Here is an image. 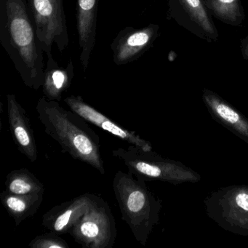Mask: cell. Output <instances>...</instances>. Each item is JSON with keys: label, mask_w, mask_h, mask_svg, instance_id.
I'll list each match as a JSON object with an SVG mask.
<instances>
[{"label": "cell", "mask_w": 248, "mask_h": 248, "mask_svg": "<svg viewBox=\"0 0 248 248\" xmlns=\"http://www.w3.org/2000/svg\"><path fill=\"white\" fill-rule=\"evenodd\" d=\"M168 16L201 40L207 43L218 40V30L204 0H168Z\"/></svg>", "instance_id": "ba28073f"}, {"label": "cell", "mask_w": 248, "mask_h": 248, "mask_svg": "<svg viewBox=\"0 0 248 248\" xmlns=\"http://www.w3.org/2000/svg\"><path fill=\"white\" fill-rule=\"evenodd\" d=\"M6 190L15 194H44L43 184L29 170H16L8 173L5 181Z\"/></svg>", "instance_id": "ac0fdd59"}, {"label": "cell", "mask_w": 248, "mask_h": 248, "mask_svg": "<svg viewBox=\"0 0 248 248\" xmlns=\"http://www.w3.org/2000/svg\"><path fill=\"white\" fill-rule=\"evenodd\" d=\"M206 214L222 229L248 236V186L232 185L210 193L204 200Z\"/></svg>", "instance_id": "5b68a950"}, {"label": "cell", "mask_w": 248, "mask_h": 248, "mask_svg": "<svg viewBox=\"0 0 248 248\" xmlns=\"http://www.w3.org/2000/svg\"><path fill=\"white\" fill-rule=\"evenodd\" d=\"M129 172L145 181H160L173 185L200 182L201 175L181 162L164 158L156 152L131 145L112 151Z\"/></svg>", "instance_id": "277c9868"}, {"label": "cell", "mask_w": 248, "mask_h": 248, "mask_svg": "<svg viewBox=\"0 0 248 248\" xmlns=\"http://www.w3.org/2000/svg\"><path fill=\"white\" fill-rule=\"evenodd\" d=\"M43 194L40 193L21 195L5 190L0 194V200L18 226L21 222L36 214L43 203Z\"/></svg>", "instance_id": "2e32d148"}, {"label": "cell", "mask_w": 248, "mask_h": 248, "mask_svg": "<svg viewBox=\"0 0 248 248\" xmlns=\"http://www.w3.org/2000/svg\"><path fill=\"white\" fill-rule=\"evenodd\" d=\"M0 43L24 85L38 90L44 82L43 51L27 0H0Z\"/></svg>", "instance_id": "6da1fadb"}, {"label": "cell", "mask_w": 248, "mask_h": 248, "mask_svg": "<svg viewBox=\"0 0 248 248\" xmlns=\"http://www.w3.org/2000/svg\"><path fill=\"white\" fill-rule=\"evenodd\" d=\"M36 110L45 131L59 143L62 152L105 174L99 136L85 119L45 96L39 99Z\"/></svg>", "instance_id": "7a4b0ae2"}, {"label": "cell", "mask_w": 248, "mask_h": 248, "mask_svg": "<svg viewBox=\"0 0 248 248\" xmlns=\"http://www.w3.org/2000/svg\"><path fill=\"white\" fill-rule=\"evenodd\" d=\"M96 197L95 194L87 193L55 206L43 215V226L57 234L69 233Z\"/></svg>", "instance_id": "8fae6325"}, {"label": "cell", "mask_w": 248, "mask_h": 248, "mask_svg": "<svg viewBox=\"0 0 248 248\" xmlns=\"http://www.w3.org/2000/svg\"><path fill=\"white\" fill-rule=\"evenodd\" d=\"M212 16L226 25L240 27L245 19L241 0H204Z\"/></svg>", "instance_id": "e0dca14e"}, {"label": "cell", "mask_w": 248, "mask_h": 248, "mask_svg": "<svg viewBox=\"0 0 248 248\" xmlns=\"http://www.w3.org/2000/svg\"><path fill=\"white\" fill-rule=\"evenodd\" d=\"M146 182L123 171L116 172L113 180V190L122 218L143 246L159 223L162 207V202L148 188Z\"/></svg>", "instance_id": "3957f363"}, {"label": "cell", "mask_w": 248, "mask_h": 248, "mask_svg": "<svg viewBox=\"0 0 248 248\" xmlns=\"http://www.w3.org/2000/svg\"><path fill=\"white\" fill-rule=\"evenodd\" d=\"M159 34V26L154 24L141 29L127 27L122 30L111 46L114 63L121 66L137 60L152 47Z\"/></svg>", "instance_id": "9c48e42d"}, {"label": "cell", "mask_w": 248, "mask_h": 248, "mask_svg": "<svg viewBox=\"0 0 248 248\" xmlns=\"http://www.w3.org/2000/svg\"><path fill=\"white\" fill-rule=\"evenodd\" d=\"M98 2L99 0H78L77 30L80 49L79 59L84 71L88 67L95 47Z\"/></svg>", "instance_id": "5bb4252c"}, {"label": "cell", "mask_w": 248, "mask_h": 248, "mask_svg": "<svg viewBox=\"0 0 248 248\" xmlns=\"http://www.w3.org/2000/svg\"><path fill=\"white\" fill-rule=\"evenodd\" d=\"M29 246L31 248H69L67 242L60 237V235L50 232L34 237L30 241Z\"/></svg>", "instance_id": "d6986e66"}, {"label": "cell", "mask_w": 248, "mask_h": 248, "mask_svg": "<svg viewBox=\"0 0 248 248\" xmlns=\"http://www.w3.org/2000/svg\"><path fill=\"white\" fill-rule=\"evenodd\" d=\"M6 97L8 123L13 139L18 150L30 162H36L38 158L37 143L27 111L17 101L15 95L8 94Z\"/></svg>", "instance_id": "4fadbf2b"}, {"label": "cell", "mask_w": 248, "mask_h": 248, "mask_svg": "<svg viewBox=\"0 0 248 248\" xmlns=\"http://www.w3.org/2000/svg\"><path fill=\"white\" fill-rule=\"evenodd\" d=\"M64 102L69 107V109L79 114L88 123L94 124L131 145L139 146L144 150H152L150 142L142 139L136 132L127 130L117 123H114L112 120L85 102L82 97L71 95L65 98Z\"/></svg>", "instance_id": "30bf717a"}, {"label": "cell", "mask_w": 248, "mask_h": 248, "mask_svg": "<svg viewBox=\"0 0 248 248\" xmlns=\"http://www.w3.org/2000/svg\"><path fill=\"white\" fill-rule=\"evenodd\" d=\"M39 43L47 57L53 56V45L61 53L69 46L64 0H27Z\"/></svg>", "instance_id": "8992f818"}, {"label": "cell", "mask_w": 248, "mask_h": 248, "mask_svg": "<svg viewBox=\"0 0 248 248\" xmlns=\"http://www.w3.org/2000/svg\"><path fill=\"white\" fill-rule=\"evenodd\" d=\"M75 76L74 65L72 60L67 66H61L53 56L47 57V66L45 69L43 91L44 96L50 101L60 102L63 93L66 92Z\"/></svg>", "instance_id": "9a60e30c"}, {"label": "cell", "mask_w": 248, "mask_h": 248, "mask_svg": "<svg viewBox=\"0 0 248 248\" xmlns=\"http://www.w3.org/2000/svg\"><path fill=\"white\" fill-rule=\"evenodd\" d=\"M239 48L242 59L248 61V34L241 40Z\"/></svg>", "instance_id": "ffe728a7"}, {"label": "cell", "mask_w": 248, "mask_h": 248, "mask_svg": "<svg viewBox=\"0 0 248 248\" xmlns=\"http://www.w3.org/2000/svg\"><path fill=\"white\" fill-rule=\"evenodd\" d=\"M69 233L84 248H112L117 238V227L107 202L97 196Z\"/></svg>", "instance_id": "52a82bcc"}, {"label": "cell", "mask_w": 248, "mask_h": 248, "mask_svg": "<svg viewBox=\"0 0 248 248\" xmlns=\"http://www.w3.org/2000/svg\"><path fill=\"white\" fill-rule=\"evenodd\" d=\"M202 99L212 118L248 144V119L211 90L204 88Z\"/></svg>", "instance_id": "7c38bea8"}]
</instances>
